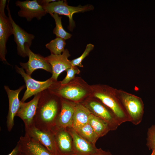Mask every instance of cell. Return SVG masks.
Returning <instances> with one entry per match:
<instances>
[{
  "mask_svg": "<svg viewBox=\"0 0 155 155\" xmlns=\"http://www.w3.org/2000/svg\"><path fill=\"white\" fill-rule=\"evenodd\" d=\"M25 88L23 85L18 89L13 90L10 89L7 86H4V88L7 95L9 102V107L6 122L7 130L10 131L14 125V118L19 110L20 101L19 95L21 91Z\"/></svg>",
  "mask_w": 155,
  "mask_h": 155,
  "instance_id": "cell-16",
  "label": "cell"
},
{
  "mask_svg": "<svg viewBox=\"0 0 155 155\" xmlns=\"http://www.w3.org/2000/svg\"><path fill=\"white\" fill-rule=\"evenodd\" d=\"M6 1H7L6 0H0V15L6 18H8L6 16L4 11Z\"/></svg>",
  "mask_w": 155,
  "mask_h": 155,
  "instance_id": "cell-29",
  "label": "cell"
},
{
  "mask_svg": "<svg viewBox=\"0 0 155 155\" xmlns=\"http://www.w3.org/2000/svg\"><path fill=\"white\" fill-rule=\"evenodd\" d=\"M82 103L91 114L106 122L109 125L111 131L116 130L121 125L111 110L96 98L91 96Z\"/></svg>",
  "mask_w": 155,
  "mask_h": 155,
  "instance_id": "cell-6",
  "label": "cell"
},
{
  "mask_svg": "<svg viewBox=\"0 0 155 155\" xmlns=\"http://www.w3.org/2000/svg\"><path fill=\"white\" fill-rule=\"evenodd\" d=\"M57 155H70L74 154L72 137L66 129L53 131Z\"/></svg>",
  "mask_w": 155,
  "mask_h": 155,
  "instance_id": "cell-18",
  "label": "cell"
},
{
  "mask_svg": "<svg viewBox=\"0 0 155 155\" xmlns=\"http://www.w3.org/2000/svg\"><path fill=\"white\" fill-rule=\"evenodd\" d=\"M65 40L59 37H56L45 45L46 47L49 49L51 54L59 55L65 50L66 45Z\"/></svg>",
  "mask_w": 155,
  "mask_h": 155,
  "instance_id": "cell-23",
  "label": "cell"
},
{
  "mask_svg": "<svg viewBox=\"0 0 155 155\" xmlns=\"http://www.w3.org/2000/svg\"><path fill=\"white\" fill-rule=\"evenodd\" d=\"M9 0L8 1L6 9L8 12V18L13 28L14 41L17 45L18 54L23 57H27L25 48V44H27L30 47L32 41L35 37L33 34L29 33L16 24L11 16L9 7Z\"/></svg>",
  "mask_w": 155,
  "mask_h": 155,
  "instance_id": "cell-8",
  "label": "cell"
},
{
  "mask_svg": "<svg viewBox=\"0 0 155 155\" xmlns=\"http://www.w3.org/2000/svg\"><path fill=\"white\" fill-rule=\"evenodd\" d=\"M146 144L150 150L155 147V124L152 125L148 129Z\"/></svg>",
  "mask_w": 155,
  "mask_h": 155,
  "instance_id": "cell-27",
  "label": "cell"
},
{
  "mask_svg": "<svg viewBox=\"0 0 155 155\" xmlns=\"http://www.w3.org/2000/svg\"><path fill=\"white\" fill-rule=\"evenodd\" d=\"M25 128V134L38 141L54 155H57L55 134L53 131L41 130L34 125Z\"/></svg>",
  "mask_w": 155,
  "mask_h": 155,
  "instance_id": "cell-11",
  "label": "cell"
},
{
  "mask_svg": "<svg viewBox=\"0 0 155 155\" xmlns=\"http://www.w3.org/2000/svg\"><path fill=\"white\" fill-rule=\"evenodd\" d=\"M50 90L60 98L76 103L82 102L92 93L91 85L78 77L65 84L61 85L60 81L55 87Z\"/></svg>",
  "mask_w": 155,
  "mask_h": 155,
  "instance_id": "cell-3",
  "label": "cell"
},
{
  "mask_svg": "<svg viewBox=\"0 0 155 155\" xmlns=\"http://www.w3.org/2000/svg\"><path fill=\"white\" fill-rule=\"evenodd\" d=\"M70 155H77L76 154H70Z\"/></svg>",
  "mask_w": 155,
  "mask_h": 155,
  "instance_id": "cell-33",
  "label": "cell"
},
{
  "mask_svg": "<svg viewBox=\"0 0 155 155\" xmlns=\"http://www.w3.org/2000/svg\"><path fill=\"white\" fill-rule=\"evenodd\" d=\"M15 68L17 72L20 74L23 78L27 88L20 100L22 102H24L26 100L33 95L45 90L53 88L59 82L55 81L51 78L44 81H37L26 73L22 67L19 68L16 65Z\"/></svg>",
  "mask_w": 155,
  "mask_h": 155,
  "instance_id": "cell-7",
  "label": "cell"
},
{
  "mask_svg": "<svg viewBox=\"0 0 155 155\" xmlns=\"http://www.w3.org/2000/svg\"><path fill=\"white\" fill-rule=\"evenodd\" d=\"M95 155H112L109 151L102 150L101 148L98 149V151Z\"/></svg>",
  "mask_w": 155,
  "mask_h": 155,
  "instance_id": "cell-31",
  "label": "cell"
},
{
  "mask_svg": "<svg viewBox=\"0 0 155 155\" xmlns=\"http://www.w3.org/2000/svg\"><path fill=\"white\" fill-rule=\"evenodd\" d=\"M151 150H152V152L150 155H155V147L153 148Z\"/></svg>",
  "mask_w": 155,
  "mask_h": 155,
  "instance_id": "cell-32",
  "label": "cell"
},
{
  "mask_svg": "<svg viewBox=\"0 0 155 155\" xmlns=\"http://www.w3.org/2000/svg\"><path fill=\"white\" fill-rule=\"evenodd\" d=\"M18 142L23 155H54L36 140L25 134Z\"/></svg>",
  "mask_w": 155,
  "mask_h": 155,
  "instance_id": "cell-17",
  "label": "cell"
},
{
  "mask_svg": "<svg viewBox=\"0 0 155 155\" xmlns=\"http://www.w3.org/2000/svg\"><path fill=\"white\" fill-rule=\"evenodd\" d=\"M70 55L68 50L66 49L61 54L55 55L51 54L45 57L52 67V75L51 78L57 81L59 75L72 66L71 61L68 59Z\"/></svg>",
  "mask_w": 155,
  "mask_h": 155,
  "instance_id": "cell-12",
  "label": "cell"
},
{
  "mask_svg": "<svg viewBox=\"0 0 155 155\" xmlns=\"http://www.w3.org/2000/svg\"><path fill=\"white\" fill-rule=\"evenodd\" d=\"M75 130L82 138L95 145L99 138L88 123Z\"/></svg>",
  "mask_w": 155,
  "mask_h": 155,
  "instance_id": "cell-22",
  "label": "cell"
},
{
  "mask_svg": "<svg viewBox=\"0 0 155 155\" xmlns=\"http://www.w3.org/2000/svg\"><path fill=\"white\" fill-rule=\"evenodd\" d=\"M7 155H23L20 145L18 142L11 152Z\"/></svg>",
  "mask_w": 155,
  "mask_h": 155,
  "instance_id": "cell-28",
  "label": "cell"
},
{
  "mask_svg": "<svg viewBox=\"0 0 155 155\" xmlns=\"http://www.w3.org/2000/svg\"><path fill=\"white\" fill-rule=\"evenodd\" d=\"M40 93L34 124L41 130L52 131L61 111V98L49 89Z\"/></svg>",
  "mask_w": 155,
  "mask_h": 155,
  "instance_id": "cell-1",
  "label": "cell"
},
{
  "mask_svg": "<svg viewBox=\"0 0 155 155\" xmlns=\"http://www.w3.org/2000/svg\"><path fill=\"white\" fill-rule=\"evenodd\" d=\"M71 136L74 154L77 155H95L98 149L79 135L72 127L66 129Z\"/></svg>",
  "mask_w": 155,
  "mask_h": 155,
  "instance_id": "cell-14",
  "label": "cell"
},
{
  "mask_svg": "<svg viewBox=\"0 0 155 155\" xmlns=\"http://www.w3.org/2000/svg\"><path fill=\"white\" fill-rule=\"evenodd\" d=\"M15 4L20 8L18 12V16L25 18L28 22L31 21L34 18L40 20L46 14L43 7L36 0L23 1L18 0Z\"/></svg>",
  "mask_w": 155,
  "mask_h": 155,
  "instance_id": "cell-9",
  "label": "cell"
},
{
  "mask_svg": "<svg viewBox=\"0 0 155 155\" xmlns=\"http://www.w3.org/2000/svg\"><path fill=\"white\" fill-rule=\"evenodd\" d=\"M56 1L50 3L42 7L46 13L50 14L56 13L67 16L69 18V22L68 28L71 31H72L75 26V23L73 18V15L74 13H83L92 10L94 9L93 6L92 5L72 6L68 5L65 0Z\"/></svg>",
  "mask_w": 155,
  "mask_h": 155,
  "instance_id": "cell-5",
  "label": "cell"
},
{
  "mask_svg": "<svg viewBox=\"0 0 155 155\" xmlns=\"http://www.w3.org/2000/svg\"><path fill=\"white\" fill-rule=\"evenodd\" d=\"M88 123L99 137L105 135L111 131L110 127L106 122L92 114L91 113L89 116Z\"/></svg>",
  "mask_w": 155,
  "mask_h": 155,
  "instance_id": "cell-21",
  "label": "cell"
},
{
  "mask_svg": "<svg viewBox=\"0 0 155 155\" xmlns=\"http://www.w3.org/2000/svg\"><path fill=\"white\" fill-rule=\"evenodd\" d=\"M30 48L27 44H25L26 51L28 57V61L20 63V66L25 70L26 73L31 76L36 70L42 69L52 73V67L46 61L45 57L39 54L34 53Z\"/></svg>",
  "mask_w": 155,
  "mask_h": 155,
  "instance_id": "cell-10",
  "label": "cell"
},
{
  "mask_svg": "<svg viewBox=\"0 0 155 155\" xmlns=\"http://www.w3.org/2000/svg\"><path fill=\"white\" fill-rule=\"evenodd\" d=\"M40 95V93L34 95L30 101L22 102L16 116L20 118L23 121L25 128L30 127L34 124V120L35 115L38 104Z\"/></svg>",
  "mask_w": 155,
  "mask_h": 155,
  "instance_id": "cell-15",
  "label": "cell"
},
{
  "mask_svg": "<svg viewBox=\"0 0 155 155\" xmlns=\"http://www.w3.org/2000/svg\"><path fill=\"white\" fill-rule=\"evenodd\" d=\"M60 98L61 108L53 131L72 127L73 116L76 103L62 98Z\"/></svg>",
  "mask_w": 155,
  "mask_h": 155,
  "instance_id": "cell-13",
  "label": "cell"
},
{
  "mask_svg": "<svg viewBox=\"0 0 155 155\" xmlns=\"http://www.w3.org/2000/svg\"><path fill=\"white\" fill-rule=\"evenodd\" d=\"M55 20L56 26L53 30V33L56 37L62 38L65 40L70 38L72 36L70 34L65 31L63 28L61 22V16L58 14L54 13L50 14Z\"/></svg>",
  "mask_w": 155,
  "mask_h": 155,
  "instance_id": "cell-24",
  "label": "cell"
},
{
  "mask_svg": "<svg viewBox=\"0 0 155 155\" xmlns=\"http://www.w3.org/2000/svg\"><path fill=\"white\" fill-rule=\"evenodd\" d=\"M116 93L131 119V122L135 125L140 124L142 120L144 112V105L141 98L120 89H116Z\"/></svg>",
  "mask_w": 155,
  "mask_h": 155,
  "instance_id": "cell-4",
  "label": "cell"
},
{
  "mask_svg": "<svg viewBox=\"0 0 155 155\" xmlns=\"http://www.w3.org/2000/svg\"><path fill=\"white\" fill-rule=\"evenodd\" d=\"M91 114L88 109L82 102L76 103L72 128L75 130L88 123Z\"/></svg>",
  "mask_w": 155,
  "mask_h": 155,
  "instance_id": "cell-20",
  "label": "cell"
},
{
  "mask_svg": "<svg viewBox=\"0 0 155 155\" xmlns=\"http://www.w3.org/2000/svg\"><path fill=\"white\" fill-rule=\"evenodd\" d=\"M12 34L13 28L9 18L0 15V59L9 65L5 58L7 52L6 45L9 37Z\"/></svg>",
  "mask_w": 155,
  "mask_h": 155,
  "instance_id": "cell-19",
  "label": "cell"
},
{
  "mask_svg": "<svg viewBox=\"0 0 155 155\" xmlns=\"http://www.w3.org/2000/svg\"><path fill=\"white\" fill-rule=\"evenodd\" d=\"M56 1V0H37L38 3L42 6L46 5L49 3Z\"/></svg>",
  "mask_w": 155,
  "mask_h": 155,
  "instance_id": "cell-30",
  "label": "cell"
},
{
  "mask_svg": "<svg viewBox=\"0 0 155 155\" xmlns=\"http://www.w3.org/2000/svg\"><path fill=\"white\" fill-rule=\"evenodd\" d=\"M94 48L93 44L90 43L87 44L85 51L80 57L71 61L72 65L83 67V65L82 64L83 60L93 50Z\"/></svg>",
  "mask_w": 155,
  "mask_h": 155,
  "instance_id": "cell-25",
  "label": "cell"
},
{
  "mask_svg": "<svg viewBox=\"0 0 155 155\" xmlns=\"http://www.w3.org/2000/svg\"><path fill=\"white\" fill-rule=\"evenodd\" d=\"M67 75L65 78L61 81V85L66 84L74 79L76 74H79L80 72L77 66H72L70 68L67 69Z\"/></svg>",
  "mask_w": 155,
  "mask_h": 155,
  "instance_id": "cell-26",
  "label": "cell"
},
{
  "mask_svg": "<svg viewBox=\"0 0 155 155\" xmlns=\"http://www.w3.org/2000/svg\"><path fill=\"white\" fill-rule=\"evenodd\" d=\"M91 96L99 100L113 112L120 124L131 122L117 94L116 89L105 84L91 85Z\"/></svg>",
  "mask_w": 155,
  "mask_h": 155,
  "instance_id": "cell-2",
  "label": "cell"
}]
</instances>
